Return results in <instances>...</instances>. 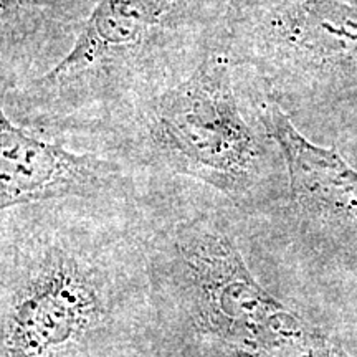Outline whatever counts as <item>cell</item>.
<instances>
[{
    "instance_id": "1",
    "label": "cell",
    "mask_w": 357,
    "mask_h": 357,
    "mask_svg": "<svg viewBox=\"0 0 357 357\" xmlns=\"http://www.w3.org/2000/svg\"><path fill=\"white\" fill-rule=\"evenodd\" d=\"M151 128L174 162L205 181L230 187L248 171L253 137L223 55H211L185 82L160 95Z\"/></svg>"
},
{
    "instance_id": "2",
    "label": "cell",
    "mask_w": 357,
    "mask_h": 357,
    "mask_svg": "<svg viewBox=\"0 0 357 357\" xmlns=\"http://www.w3.org/2000/svg\"><path fill=\"white\" fill-rule=\"evenodd\" d=\"M105 303L91 273L73 258L52 255L22 284L0 331L6 357H52L95 329Z\"/></svg>"
},
{
    "instance_id": "3",
    "label": "cell",
    "mask_w": 357,
    "mask_h": 357,
    "mask_svg": "<svg viewBox=\"0 0 357 357\" xmlns=\"http://www.w3.org/2000/svg\"><path fill=\"white\" fill-rule=\"evenodd\" d=\"M105 176V162L38 139L0 108V208L88 194Z\"/></svg>"
},
{
    "instance_id": "4",
    "label": "cell",
    "mask_w": 357,
    "mask_h": 357,
    "mask_svg": "<svg viewBox=\"0 0 357 357\" xmlns=\"http://www.w3.org/2000/svg\"><path fill=\"white\" fill-rule=\"evenodd\" d=\"M263 123L287 158L291 189L303 207L357 218V172L334 151L314 146L275 102L263 108Z\"/></svg>"
},
{
    "instance_id": "5",
    "label": "cell",
    "mask_w": 357,
    "mask_h": 357,
    "mask_svg": "<svg viewBox=\"0 0 357 357\" xmlns=\"http://www.w3.org/2000/svg\"><path fill=\"white\" fill-rule=\"evenodd\" d=\"M171 0H98L95 10L63 60L45 75V82L78 73L114 48L146 37L166 15Z\"/></svg>"
},
{
    "instance_id": "6",
    "label": "cell",
    "mask_w": 357,
    "mask_h": 357,
    "mask_svg": "<svg viewBox=\"0 0 357 357\" xmlns=\"http://www.w3.org/2000/svg\"><path fill=\"white\" fill-rule=\"evenodd\" d=\"M276 25L283 45L305 60L357 58V8L344 0H298L281 10Z\"/></svg>"
}]
</instances>
